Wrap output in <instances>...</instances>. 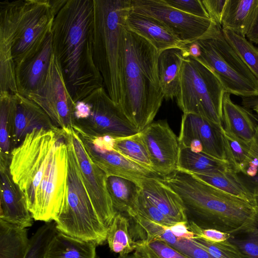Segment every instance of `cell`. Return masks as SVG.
Listing matches in <instances>:
<instances>
[{
	"label": "cell",
	"mask_w": 258,
	"mask_h": 258,
	"mask_svg": "<svg viewBox=\"0 0 258 258\" xmlns=\"http://www.w3.org/2000/svg\"><path fill=\"white\" fill-rule=\"evenodd\" d=\"M171 246L188 258H216L196 245L191 240L177 239Z\"/></svg>",
	"instance_id": "7bdbcfd3"
},
{
	"label": "cell",
	"mask_w": 258,
	"mask_h": 258,
	"mask_svg": "<svg viewBox=\"0 0 258 258\" xmlns=\"http://www.w3.org/2000/svg\"><path fill=\"white\" fill-rule=\"evenodd\" d=\"M255 123L256 133L251 141L248 155L235 172L241 183L254 198L258 195V123Z\"/></svg>",
	"instance_id": "e575fe53"
},
{
	"label": "cell",
	"mask_w": 258,
	"mask_h": 258,
	"mask_svg": "<svg viewBox=\"0 0 258 258\" xmlns=\"http://www.w3.org/2000/svg\"><path fill=\"white\" fill-rule=\"evenodd\" d=\"M97 246L58 231L49 245L45 258H97Z\"/></svg>",
	"instance_id": "484cf974"
},
{
	"label": "cell",
	"mask_w": 258,
	"mask_h": 258,
	"mask_svg": "<svg viewBox=\"0 0 258 258\" xmlns=\"http://www.w3.org/2000/svg\"><path fill=\"white\" fill-rule=\"evenodd\" d=\"M222 30L226 40L258 81V48L245 36L228 29Z\"/></svg>",
	"instance_id": "d590c367"
},
{
	"label": "cell",
	"mask_w": 258,
	"mask_h": 258,
	"mask_svg": "<svg viewBox=\"0 0 258 258\" xmlns=\"http://www.w3.org/2000/svg\"><path fill=\"white\" fill-rule=\"evenodd\" d=\"M132 10L163 23L184 45L195 41L218 24L211 19L198 17L173 8L163 0H131Z\"/></svg>",
	"instance_id": "7c38bea8"
},
{
	"label": "cell",
	"mask_w": 258,
	"mask_h": 258,
	"mask_svg": "<svg viewBox=\"0 0 258 258\" xmlns=\"http://www.w3.org/2000/svg\"><path fill=\"white\" fill-rule=\"evenodd\" d=\"M196 41L201 54L196 59L215 75L225 93L242 98L258 97L257 80L226 40L220 25Z\"/></svg>",
	"instance_id": "ba28073f"
},
{
	"label": "cell",
	"mask_w": 258,
	"mask_h": 258,
	"mask_svg": "<svg viewBox=\"0 0 258 258\" xmlns=\"http://www.w3.org/2000/svg\"><path fill=\"white\" fill-rule=\"evenodd\" d=\"M55 222H47L40 227L30 238V244L25 258H45L49 245L58 233Z\"/></svg>",
	"instance_id": "f35d334b"
},
{
	"label": "cell",
	"mask_w": 258,
	"mask_h": 258,
	"mask_svg": "<svg viewBox=\"0 0 258 258\" xmlns=\"http://www.w3.org/2000/svg\"><path fill=\"white\" fill-rule=\"evenodd\" d=\"M159 53L145 39L122 27L118 107L139 132L152 122L164 99L158 75Z\"/></svg>",
	"instance_id": "3957f363"
},
{
	"label": "cell",
	"mask_w": 258,
	"mask_h": 258,
	"mask_svg": "<svg viewBox=\"0 0 258 258\" xmlns=\"http://www.w3.org/2000/svg\"><path fill=\"white\" fill-rule=\"evenodd\" d=\"M226 1V0L202 1L206 10L209 15L210 18L220 26Z\"/></svg>",
	"instance_id": "ee69618b"
},
{
	"label": "cell",
	"mask_w": 258,
	"mask_h": 258,
	"mask_svg": "<svg viewBox=\"0 0 258 258\" xmlns=\"http://www.w3.org/2000/svg\"><path fill=\"white\" fill-rule=\"evenodd\" d=\"M13 95L0 93V165L10 164L12 148L11 105Z\"/></svg>",
	"instance_id": "836d02e7"
},
{
	"label": "cell",
	"mask_w": 258,
	"mask_h": 258,
	"mask_svg": "<svg viewBox=\"0 0 258 258\" xmlns=\"http://www.w3.org/2000/svg\"><path fill=\"white\" fill-rule=\"evenodd\" d=\"M106 242L110 250L119 255L130 254L135 250L137 242L133 237L130 220L126 215L116 213L109 226Z\"/></svg>",
	"instance_id": "f546056e"
},
{
	"label": "cell",
	"mask_w": 258,
	"mask_h": 258,
	"mask_svg": "<svg viewBox=\"0 0 258 258\" xmlns=\"http://www.w3.org/2000/svg\"><path fill=\"white\" fill-rule=\"evenodd\" d=\"M252 110L256 112V115H258V105L253 108Z\"/></svg>",
	"instance_id": "f907efd6"
},
{
	"label": "cell",
	"mask_w": 258,
	"mask_h": 258,
	"mask_svg": "<svg viewBox=\"0 0 258 258\" xmlns=\"http://www.w3.org/2000/svg\"><path fill=\"white\" fill-rule=\"evenodd\" d=\"M29 244L27 228L0 220V258H25Z\"/></svg>",
	"instance_id": "4316f807"
},
{
	"label": "cell",
	"mask_w": 258,
	"mask_h": 258,
	"mask_svg": "<svg viewBox=\"0 0 258 258\" xmlns=\"http://www.w3.org/2000/svg\"><path fill=\"white\" fill-rule=\"evenodd\" d=\"M255 206H258V195L255 197Z\"/></svg>",
	"instance_id": "816d5d0a"
},
{
	"label": "cell",
	"mask_w": 258,
	"mask_h": 258,
	"mask_svg": "<svg viewBox=\"0 0 258 258\" xmlns=\"http://www.w3.org/2000/svg\"><path fill=\"white\" fill-rule=\"evenodd\" d=\"M94 0H66L51 29L53 52L75 103L104 87L94 59Z\"/></svg>",
	"instance_id": "7a4b0ae2"
},
{
	"label": "cell",
	"mask_w": 258,
	"mask_h": 258,
	"mask_svg": "<svg viewBox=\"0 0 258 258\" xmlns=\"http://www.w3.org/2000/svg\"><path fill=\"white\" fill-rule=\"evenodd\" d=\"M228 240L245 258H258V206L252 217L242 226L229 233Z\"/></svg>",
	"instance_id": "1f68e13d"
},
{
	"label": "cell",
	"mask_w": 258,
	"mask_h": 258,
	"mask_svg": "<svg viewBox=\"0 0 258 258\" xmlns=\"http://www.w3.org/2000/svg\"><path fill=\"white\" fill-rule=\"evenodd\" d=\"M192 174L209 184L255 206V198L242 185L231 168L223 171Z\"/></svg>",
	"instance_id": "4dcf8cb0"
},
{
	"label": "cell",
	"mask_w": 258,
	"mask_h": 258,
	"mask_svg": "<svg viewBox=\"0 0 258 258\" xmlns=\"http://www.w3.org/2000/svg\"><path fill=\"white\" fill-rule=\"evenodd\" d=\"M137 242L133 254L137 258H188L163 240Z\"/></svg>",
	"instance_id": "74e56055"
},
{
	"label": "cell",
	"mask_w": 258,
	"mask_h": 258,
	"mask_svg": "<svg viewBox=\"0 0 258 258\" xmlns=\"http://www.w3.org/2000/svg\"><path fill=\"white\" fill-rule=\"evenodd\" d=\"M117 258H137L133 254L125 255H119Z\"/></svg>",
	"instance_id": "681fc988"
},
{
	"label": "cell",
	"mask_w": 258,
	"mask_h": 258,
	"mask_svg": "<svg viewBox=\"0 0 258 258\" xmlns=\"http://www.w3.org/2000/svg\"><path fill=\"white\" fill-rule=\"evenodd\" d=\"M223 126L200 115L183 113L178 137L180 147L227 161ZM228 162V161H227Z\"/></svg>",
	"instance_id": "9a60e30c"
},
{
	"label": "cell",
	"mask_w": 258,
	"mask_h": 258,
	"mask_svg": "<svg viewBox=\"0 0 258 258\" xmlns=\"http://www.w3.org/2000/svg\"><path fill=\"white\" fill-rule=\"evenodd\" d=\"M257 8L258 0H226L221 19L222 28L245 36Z\"/></svg>",
	"instance_id": "d4e9b609"
},
{
	"label": "cell",
	"mask_w": 258,
	"mask_h": 258,
	"mask_svg": "<svg viewBox=\"0 0 258 258\" xmlns=\"http://www.w3.org/2000/svg\"><path fill=\"white\" fill-rule=\"evenodd\" d=\"M168 228L178 240H192L196 238L195 233L190 230L187 222H177Z\"/></svg>",
	"instance_id": "f6af8a7d"
},
{
	"label": "cell",
	"mask_w": 258,
	"mask_h": 258,
	"mask_svg": "<svg viewBox=\"0 0 258 258\" xmlns=\"http://www.w3.org/2000/svg\"><path fill=\"white\" fill-rule=\"evenodd\" d=\"M170 6L185 13L203 18L210 19L202 1L163 0Z\"/></svg>",
	"instance_id": "b9f144b4"
},
{
	"label": "cell",
	"mask_w": 258,
	"mask_h": 258,
	"mask_svg": "<svg viewBox=\"0 0 258 258\" xmlns=\"http://www.w3.org/2000/svg\"><path fill=\"white\" fill-rule=\"evenodd\" d=\"M72 131H63L68 152L66 187L54 222L59 232L97 246L103 245L106 242L108 229L99 220L83 181L73 145Z\"/></svg>",
	"instance_id": "8992f818"
},
{
	"label": "cell",
	"mask_w": 258,
	"mask_h": 258,
	"mask_svg": "<svg viewBox=\"0 0 258 258\" xmlns=\"http://www.w3.org/2000/svg\"><path fill=\"white\" fill-rule=\"evenodd\" d=\"M125 25L147 40L159 52L171 48L184 47V44L163 23L132 8L126 16Z\"/></svg>",
	"instance_id": "ffe728a7"
},
{
	"label": "cell",
	"mask_w": 258,
	"mask_h": 258,
	"mask_svg": "<svg viewBox=\"0 0 258 258\" xmlns=\"http://www.w3.org/2000/svg\"><path fill=\"white\" fill-rule=\"evenodd\" d=\"M148 199L173 222H187L185 209L179 196L159 178H147L140 183Z\"/></svg>",
	"instance_id": "44dd1931"
},
{
	"label": "cell",
	"mask_w": 258,
	"mask_h": 258,
	"mask_svg": "<svg viewBox=\"0 0 258 258\" xmlns=\"http://www.w3.org/2000/svg\"><path fill=\"white\" fill-rule=\"evenodd\" d=\"M52 53L51 32L37 52L15 69L16 82L19 94L26 97L30 93L37 91L42 87Z\"/></svg>",
	"instance_id": "d6986e66"
},
{
	"label": "cell",
	"mask_w": 258,
	"mask_h": 258,
	"mask_svg": "<svg viewBox=\"0 0 258 258\" xmlns=\"http://www.w3.org/2000/svg\"><path fill=\"white\" fill-rule=\"evenodd\" d=\"M71 137L84 185L102 224L108 229L116 214L107 187V175L91 160L77 133Z\"/></svg>",
	"instance_id": "5bb4252c"
},
{
	"label": "cell",
	"mask_w": 258,
	"mask_h": 258,
	"mask_svg": "<svg viewBox=\"0 0 258 258\" xmlns=\"http://www.w3.org/2000/svg\"><path fill=\"white\" fill-rule=\"evenodd\" d=\"M242 104L247 109H252L258 105V97L252 98H242Z\"/></svg>",
	"instance_id": "7dc6e473"
},
{
	"label": "cell",
	"mask_w": 258,
	"mask_h": 258,
	"mask_svg": "<svg viewBox=\"0 0 258 258\" xmlns=\"http://www.w3.org/2000/svg\"><path fill=\"white\" fill-rule=\"evenodd\" d=\"M185 56L183 49L171 48L159 52L157 70L164 98H176L180 86V70Z\"/></svg>",
	"instance_id": "7402d4cb"
},
{
	"label": "cell",
	"mask_w": 258,
	"mask_h": 258,
	"mask_svg": "<svg viewBox=\"0 0 258 258\" xmlns=\"http://www.w3.org/2000/svg\"><path fill=\"white\" fill-rule=\"evenodd\" d=\"M107 187L113 208L119 213L132 217L137 213L140 185L130 179L116 176H107Z\"/></svg>",
	"instance_id": "603a6c76"
},
{
	"label": "cell",
	"mask_w": 258,
	"mask_h": 258,
	"mask_svg": "<svg viewBox=\"0 0 258 258\" xmlns=\"http://www.w3.org/2000/svg\"><path fill=\"white\" fill-rule=\"evenodd\" d=\"M225 93L221 83L208 67L191 56L185 57L176 96L177 105L183 113L200 115L223 125Z\"/></svg>",
	"instance_id": "9c48e42d"
},
{
	"label": "cell",
	"mask_w": 258,
	"mask_h": 258,
	"mask_svg": "<svg viewBox=\"0 0 258 258\" xmlns=\"http://www.w3.org/2000/svg\"><path fill=\"white\" fill-rule=\"evenodd\" d=\"M191 241L216 258H245L239 249L228 239L219 242H211L200 238Z\"/></svg>",
	"instance_id": "ab89813d"
},
{
	"label": "cell",
	"mask_w": 258,
	"mask_h": 258,
	"mask_svg": "<svg viewBox=\"0 0 258 258\" xmlns=\"http://www.w3.org/2000/svg\"><path fill=\"white\" fill-rule=\"evenodd\" d=\"M248 112L250 117L254 120V121L258 123V115L253 114L251 111H250V110H248Z\"/></svg>",
	"instance_id": "c3c4849f"
},
{
	"label": "cell",
	"mask_w": 258,
	"mask_h": 258,
	"mask_svg": "<svg viewBox=\"0 0 258 258\" xmlns=\"http://www.w3.org/2000/svg\"><path fill=\"white\" fill-rule=\"evenodd\" d=\"M91 160L107 176H116L139 185L147 178H161L153 171L126 158L112 147L109 137H93L77 132Z\"/></svg>",
	"instance_id": "4fadbf2b"
},
{
	"label": "cell",
	"mask_w": 258,
	"mask_h": 258,
	"mask_svg": "<svg viewBox=\"0 0 258 258\" xmlns=\"http://www.w3.org/2000/svg\"><path fill=\"white\" fill-rule=\"evenodd\" d=\"M131 9V0H94V59L111 100L121 99V33Z\"/></svg>",
	"instance_id": "5b68a950"
},
{
	"label": "cell",
	"mask_w": 258,
	"mask_h": 258,
	"mask_svg": "<svg viewBox=\"0 0 258 258\" xmlns=\"http://www.w3.org/2000/svg\"><path fill=\"white\" fill-rule=\"evenodd\" d=\"M73 128L90 136L113 138L139 132L111 100L104 87L94 90L75 103Z\"/></svg>",
	"instance_id": "30bf717a"
},
{
	"label": "cell",
	"mask_w": 258,
	"mask_h": 258,
	"mask_svg": "<svg viewBox=\"0 0 258 258\" xmlns=\"http://www.w3.org/2000/svg\"><path fill=\"white\" fill-rule=\"evenodd\" d=\"M110 143L112 148L123 156L153 171L148 150L141 132L122 138L110 137Z\"/></svg>",
	"instance_id": "d6a6232c"
},
{
	"label": "cell",
	"mask_w": 258,
	"mask_h": 258,
	"mask_svg": "<svg viewBox=\"0 0 258 258\" xmlns=\"http://www.w3.org/2000/svg\"><path fill=\"white\" fill-rule=\"evenodd\" d=\"M18 93L15 66L12 50V38L8 28L0 25V93Z\"/></svg>",
	"instance_id": "f1b7e54d"
},
{
	"label": "cell",
	"mask_w": 258,
	"mask_h": 258,
	"mask_svg": "<svg viewBox=\"0 0 258 258\" xmlns=\"http://www.w3.org/2000/svg\"><path fill=\"white\" fill-rule=\"evenodd\" d=\"M137 213L165 226L170 227L176 223L161 212L144 195L142 190L138 199Z\"/></svg>",
	"instance_id": "60d3db41"
},
{
	"label": "cell",
	"mask_w": 258,
	"mask_h": 258,
	"mask_svg": "<svg viewBox=\"0 0 258 258\" xmlns=\"http://www.w3.org/2000/svg\"><path fill=\"white\" fill-rule=\"evenodd\" d=\"M222 134L227 160L231 168L236 172L245 161L250 148L251 142L241 140L226 132Z\"/></svg>",
	"instance_id": "8d00e7d4"
},
{
	"label": "cell",
	"mask_w": 258,
	"mask_h": 258,
	"mask_svg": "<svg viewBox=\"0 0 258 258\" xmlns=\"http://www.w3.org/2000/svg\"><path fill=\"white\" fill-rule=\"evenodd\" d=\"M180 197L187 222L227 233L237 230L253 215L255 206L226 193L193 174L177 169L159 178Z\"/></svg>",
	"instance_id": "277c9868"
},
{
	"label": "cell",
	"mask_w": 258,
	"mask_h": 258,
	"mask_svg": "<svg viewBox=\"0 0 258 258\" xmlns=\"http://www.w3.org/2000/svg\"><path fill=\"white\" fill-rule=\"evenodd\" d=\"M231 168L227 161L221 160L202 153L180 147L177 169L198 174L225 171Z\"/></svg>",
	"instance_id": "83f0119b"
},
{
	"label": "cell",
	"mask_w": 258,
	"mask_h": 258,
	"mask_svg": "<svg viewBox=\"0 0 258 258\" xmlns=\"http://www.w3.org/2000/svg\"><path fill=\"white\" fill-rule=\"evenodd\" d=\"M9 164L0 165V220L27 228L34 219L24 194L12 178Z\"/></svg>",
	"instance_id": "ac0fdd59"
},
{
	"label": "cell",
	"mask_w": 258,
	"mask_h": 258,
	"mask_svg": "<svg viewBox=\"0 0 258 258\" xmlns=\"http://www.w3.org/2000/svg\"><path fill=\"white\" fill-rule=\"evenodd\" d=\"M149 153L152 170L162 177L177 169L180 144L166 120L153 122L140 132Z\"/></svg>",
	"instance_id": "2e32d148"
},
{
	"label": "cell",
	"mask_w": 258,
	"mask_h": 258,
	"mask_svg": "<svg viewBox=\"0 0 258 258\" xmlns=\"http://www.w3.org/2000/svg\"><path fill=\"white\" fill-rule=\"evenodd\" d=\"M67 146L63 130L35 128L11 152L14 182L35 220L51 222L60 211L66 187Z\"/></svg>",
	"instance_id": "6da1fadb"
},
{
	"label": "cell",
	"mask_w": 258,
	"mask_h": 258,
	"mask_svg": "<svg viewBox=\"0 0 258 258\" xmlns=\"http://www.w3.org/2000/svg\"><path fill=\"white\" fill-rule=\"evenodd\" d=\"M13 150L35 128L54 130L51 120L37 104L19 93L13 95L11 105Z\"/></svg>",
	"instance_id": "e0dca14e"
},
{
	"label": "cell",
	"mask_w": 258,
	"mask_h": 258,
	"mask_svg": "<svg viewBox=\"0 0 258 258\" xmlns=\"http://www.w3.org/2000/svg\"><path fill=\"white\" fill-rule=\"evenodd\" d=\"M245 37L252 42L258 44V8Z\"/></svg>",
	"instance_id": "bcb514c9"
},
{
	"label": "cell",
	"mask_w": 258,
	"mask_h": 258,
	"mask_svg": "<svg viewBox=\"0 0 258 258\" xmlns=\"http://www.w3.org/2000/svg\"><path fill=\"white\" fill-rule=\"evenodd\" d=\"M230 94L225 93L222 103V123L224 130L235 137L251 142L256 133V123L248 109L231 100Z\"/></svg>",
	"instance_id": "cb8c5ba5"
},
{
	"label": "cell",
	"mask_w": 258,
	"mask_h": 258,
	"mask_svg": "<svg viewBox=\"0 0 258 258\" xmlns=\"http://www.w3.org/2000/svg\"><path fill=\"white\" fill-rule=\"evenodd\" d=\"M55 15L51 0H4L0 2V18L11 34L15 69L32 57L51 32Z\"/></svg>",
	"instance_id": "52a82bcc"
},
{
	"label": "cell",
	"mask_w": 258,
	"mask_h": 258,
	"mask_svg": "<svg viewBox=\"0 0 258 258\" xmlns=\"http://www.w3.org/2000/svg\"><path fill=\"white\" fill-rule=\"evenodd\" d=\"M26 97L45 111L55 126L64 131L74 129L75 102L68 90L61 67L53 52L43 85Z\"/></svg>",
	"instance_id": "8fae6325"
}]
</instances>
